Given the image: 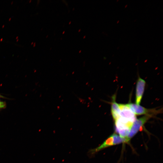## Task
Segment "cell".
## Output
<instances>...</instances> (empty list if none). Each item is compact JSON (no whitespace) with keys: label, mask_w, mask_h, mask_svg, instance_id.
Instances as JSON below:
<instances>
[{"label":"cell","mask_w":163,"mask_h":163,"mask_svg":"<svg viewBox=\"0 0 163 163\" xmlns=\"http://www.w3.org/2000/svg\"><path fill=\"white\" fill-rule=\"evenodd\" d=\"M133 123L119 117L115 120V130L121 137L127 138Z\"/></svg>","instance_id":"obj_1"},{"label":"cell","mask_w":163,"mask_h":163,"mask_svg":"<svg viewBox=\"0 0 163 163\" xmlns=\"http://www.w3.org/2000/svg\"><path fill=\"white\" fill-rule=\"evenodd\" d=\"M131 110L136 115H149L151 117L156 113L159 111L155 109H148L139 105L133 103L127 104Z\"/></svg>","instance_id":"obj_2"},{"label":"cell","mask_w":163,"mask_h":163,"mask_svg":"<svg viewBox=\"0 0 163 163\" xmlns=\"http://www.w3.org/2000/svg\"><path fill=\"white\" fill-rule=\"evenodd\" d=\"M151 117L150 116L145 115L139 119H136L131 127L130 132L127 136L128 139L130 140L135 136Z\"/></svg>","instance_id":"obj_3"},{"label":"cell","mask_w":163,"mask_h":163,"mask_svg":"<svg viewBox=\"0 0 163 163\" xmlns=\"http://www.w3.org/2000/svg\"><path fill=\"white\" fill-rule=\"evenodd\" d=\"M120 110V117L133 123L136 119L135 114L131 110L127 104H119Z\"/></svg>","instance_id":"obj_4"},{"label":"cell","mask_w":163,"mask_h":163,"mask_svg":"<svg viewBox=\"0 0 163 163\" xmlns=\"http://www.w3.org/2000/svg\"><path fill=\"white\" fill-rule=\"evenodd\" d=\"M146 82L144 80L139 77L136 83V103L139 105L143 96Z\"/></svg>","instance_id":"obj_5"},{"label":"cell","mask_w":163,"mask_h":163,"mask_svg":"<svg viewBox=\"0 0 163 163\" xmlns=\"http://www.w3.org/2000/svg\"><path fill=\"white\" fill-rule=\"evenodd\" d=\"M114 145H115L113 135H112L98 147L89 150L88 152V154L89 156H91L106 148Z\"/></svg>","instance_id":"obj_6"},{"label":"cell","mask_w":163,"mask_h":163,"mask_svg":"<svg viewBox=\"0 0 163 163\" xmlns=\"http://www.w3.org/2000/svg\"><path fill=\"white\" fill-rule=\"evenodd\" d=\"M115 97L113 96L111 105V112L112 117L114 120L117 119L120 117V112L119 104L115 101Z\"/></svg>","instance_id":"obj_7"},{"label":"cell","mask_w":163,"mask_h":163,"mask_svg":"<svg viewBox=\"0 0 163 163\" xmlns=\"http://www.w3.org/2000/svg\"><path fill=\"white\" fill-rule=\"evenodd\" d=\"M2 97V96L0 95V98ZM6 107V103L5 102L2 101L0 99V110L5 108Z\"/></svg>","instance_id":"obj_8"}]
</instances>
